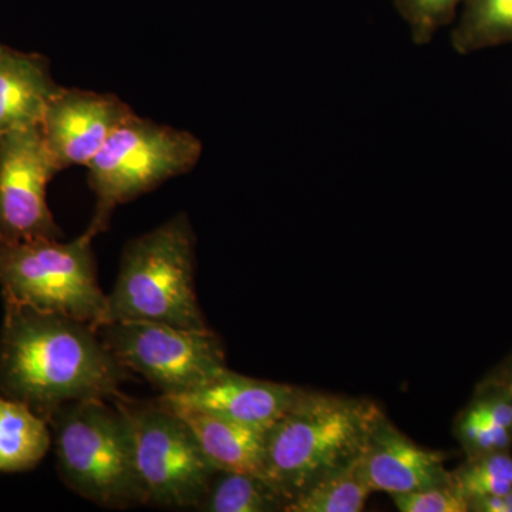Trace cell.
I'll use <instances>...</instances> for the list:
<instances>
[{
  "label": "cell",
  "instance_id": "13",
  "mask_svg": "<svg viewBox=\"0 0 512 512\" xmlns=\"http://www.w3.org/2000/svg\"><path fill=\"white\" fill-rule=\"evenodd\" d=\"M60 89L45 56L0 43V136L40 126L47 104Z\"/></svg>",
  "mask_w": 512,
  "mask_h": 512
},
{
  "label": "cell",
  "instance_id": "4",
  "mask_svg": "<svg viewBox=\"0 0 512 512\" xmlns=\"http://www.w3.org/2000/svg\"><path fill=\"white\" fill-rule=\"evenodd\" d=\"M60 406L47 417L57 468L74 493L106 508L146 505L126 414L111 400Z\"/></svg>",
  "mask_w": 512,
  "mask_h": 512
},
{
  "label": "cell",
  "instance_id": "14",
  "mask_svg": "<svg viewBox=\"0 0 512 512\" xmlns=\"http://www.w3.org/2000/svg\"><path fill=\"white\" fill-rule=\"evenodd\" d=\"M165 407L187 423L202 453L218 471L252 474L265 480L266 430L184 407Z\"/></svg>",
  "mask_w": 512,
  "mask_h": 512
},
{
  "label": "cell",
  "instance_id": "1",
  "mask_svg": "<svg viewBox=\"0 0 512 512\" xmlns=\"http://www.w3.org/2000/svg\"><path fill=\"white\" fill-rule=\"evenodd\" d=\"M0 393L40 416L83 400L121 397L128 370L104 345L99 330L62 313L3 298Z\"/></svg>",
  "mask_w": 512,
  "mask_h": 512
},
{
  "label": "cell",
  "instance_id": "20",
  "mask_svg": "<svg viewBox=\"0 0 512 512\" xmlns=\"http://www.w3.org/2000/svg\"><path fill=\"white\" fill-rule=\"evenodd\" d=\"M451 483L468 501L500 497L512 490V454L510 451L467 458L451 473Z\"/></svg>",
  "mask_w": 512,
  "mask_h": 512
},
{
  "label": "cell",
  "instance_id": "10",
  "mask_svg": "<svg viewBox=\"0 0 512 512\" xmlns=\"http://www.w3.org/2000/svg\"><path fill=\"white\" fill-rule=\"evenodd\" d=\"M133 113L116 94L62 87L47 104L40 130L60 171L87 167Z\"/></svg>",
  "mask_w": 512,
  "mask_h": 512
},
{
  "label": "cell",
  "instance_id": "16",
  "mask_svg": "<svg viewBox=\"0 0 512 512\" xmlns=\"http://www.w3.org/2000/svg\"><path fill=\"white\" fill-rule=\"evenodd\" d=\"M52 446V429L45 417L25 403L0 393V473L33 470Z\"/></svg>",
  "mask_w": 512,
  "mask_h": 512
},
{
  "label": "cell",
  "instance_id": "21",
  "mask_svg": "<svg viewBox=\"0 0 512 512\" xmlns=\"http://www.w3.org/2000/svg\"><path fill=\"white\" fill-rule=\"evenodd\" d=\"M397 12L409 26L417 45H426L444 26L456 18L458 6L466 0H393Z\"/></svg>",
  "mask_w": 512,
  "mask_h": 512
},
{
  "label": "cell",
  "instance_id": "6",
  "mask_svg": "<svg viewBox=\"0 0 512 512\" xmlns=\"http://www.w3.org/2000/svg\"><path fill=\"white\" fill-rule=\"evenodd\" d=\"M201 154L200 138L190 131L131 114L86 167L89 187L96 195V210L87 231L94 237L106 231L119 205L190 173Z\"/></svg>",
  "mask_w": 512,
  "mask_h": 512
},
{
  "label": "cell",
  "instance_id": "22",
  "mask_svg": "<svg viewBox=\"0 0 512 512\" xmlns=\"http://www.w3.org/2000/svg\"><path fill=\"white\" fill-rule=\"evenodd\" d=\"M400 512H467L468 501L453 483L409 494L392 495Z\"/></svg>",
  "mask_w": 512,
  "mask_h": 512
},
{
  "label": "cell",
  "instance_id": "15",
  "mask_svg": "<svg viewBox=\"0 0 512 512\" xmlns=\"http://www.w3.org/2000/svg\"><path fill=\"white\" fill-rule=\"evenodd\" d=\"M456 439L467 458L510 451L512 393L504 380L484 384L454 424Z\"/></svg>",
  "mask_w": 512,
  "mask_h": 512
},
{
  "label": "cell",
  "instance_id": "12",
  "mask_svg": "<svg viewBox=\"0 0 512 512\" xmlns=\"http://www.w3.org/2000/svg\"><path fill=\"white\" fill-rule=\"evenodd\" d=\"M360 463L373 493L409 494L451 484L446 454L414 443L384 413L370 434Z\"/></svg>",
  "mask_w": 512,
  "mask_h": 512
},
{
  "label": "cell",
  "instance_id": "23",
  "mask_svg": "<svg viewBox=\"0 0 512 512\" xmlns=\"http://www.w3.org/2000/svg\"><path fill=\"white\" fill-rule=\"evenodd\" d=\"M470 511L474 512H512V490L500 497L484 498L473 501Z\"/></svg>",
  "mask_w": 512,
  "mask_h": 512
},
{
  "label": "cell",
  "instance_id": "2",
  "mask_svg": "<svg viewBox=\"0 0 512 512\" xmlns=\"http://www.w3.org/2000/svg\"><path fill=\"white\" fill-rule=\"evenodd\" d=\"M382 416L370 400L302 390L291 409L266 430V483L286 507L323 477L362 456Z\"/></svg>",
  "mask_w": 512,
  "mask_h": 512
},
{
  "label": "cell",
  "instance_id": "19",
  "mask_svg": "<svg viewBox=\"0 0 512 512\" xmlns=\"http://www.w3.org/2000/svg\"><path fill=\"white\" fill-rule=\"evenodd\" d=\"M278 493L262 477L218 471L200 510L207 512L284 511Z\"/></svg>",
  "mask_w": 512,
  "mask_h": 512
},
{
  "label": "cell",
  "instance_id": "5",
  "mask_svg": "<svg viewBox=\"0 0 512 512\" xmlns=\"http://www.w3.org/2000/svg\"><path fill=\"white\" fill-rule=\"evenodd\" d=\"M94 235L0 242L3 298L62 313L99 329L107 322V295L97 282Z\"/></svg>",
  "mask_w": 512,
  "mask_h": 512
},
{
  "label": "cell",
  "instance_id": "3",
  "mask_svg": "<svg viewBox=\"0 0 512 512\" xmlns=\"http://www.w3.org/2000/svg\"><path fill=\"white\" fill-rule=\"evenodd\" d=\"M123 320L210 329L195 292V234L185 212L124 248L106 323Z\"/></svg>",
  "mask_w": 512,
  "mask_h": 512
},
{
  "label": "cell",
  "instance_id": "8",
  "mask_svg": "<svg viewBox=\"0 0 512 512\" xmlns=\"http://www.w3.org/2000/svg\"><path fill=\"white\" fill-rule=\"evenodd\" d=\"M97 330L121 366L143 376L161 394L191 392L228 369L220 339L211 329L123 320Z\"/></svg>",
  "mask_w": 512,
  "mask_h": 512
},
{
  "label": "cell",
  "instance_id": "18",
  "mask_svg": "<svg viewBox=\"0 0 512 512\" xmlns=\"http://www.w3.org/2000/svg\"><path fill=\"white\" fill-rule=\"evenodd\" d=\"M512 43V0H466L451 45L460 55Z\"/></svg>",
  "mask_w": 512,
  "mask_h": 512
},
{
  "label": "cell",
  "instance_id": "17",
  "mask_svg": "<svg viewBox=\"0 0 512 512\" xmlns=\"http://www.w3.org/2000/svg\"><path fill=\"white\" fill-rule=\"evenodd\" d=\"M373 493L360 457L333 471L286 505L288 512H360Z\"/></svg>",
  "mask_w": 512,
  "mask_h": 512
},
{
  "label": "cell",
  "instance_id": "9",
  "mask_svg": "<svg viewBox=\"0 0 512 512\" xmlns=\"http://www.w3.org/2000/svg\"><path fill=\"white\" fill-rule=\"evenodd\" d=\"M59 173L40 126L0 136V242L63 238L47 204Z\"/></svg>",
  "mask_w": 512,
  "mask_h": 512
},
{
  "label": "cell",
  "instance_id": "7",
  "mask_svg": "<svg viewBox=\"0 0 512 512\" xmlns=\"http://www.w3.org/2000/svg\"><path fill=\"white\" fill-rule=\"evenodd\" d=\"M113 402L130 423L146 504L200 510L218 470L202 453L187 423L157 399L141 403L121 396Z\"/></svg>",
  "mask_w": 512,
  "mask_h": 512
},
{
  "label": "cell",
  "instance_id": "11",
  "mask_svg": "<svg viewBox=\"0 0 512 512\" xmlns=\"http://www.w3.org/2000/svg\"><path fill=\"white\" fill-rule=\"evenodd\" d=\"M302 389L238 375L227 369L197 389L181 394H160L165 406L184 407L268 430L298 399Z\"/></svg>",
  "mask_w": 512,
  "mask_h": 512
},
{
  "label": "cell",
  "instance_id": "24",
  "mask_svg": "<svg viewBox=\"0 0 512 512\" xmlns=\"http://www.w3.org/2000/svg\"><path fill=\"white\" fill-rule=\"evenodd\" d=\"M505 384H507L508 387H510L511 393H512V367L510 370V373H508V376L503 379Z\"/></svg>",
  "mask_w": 512,
  "mask_h": 512
}]
</instances>
